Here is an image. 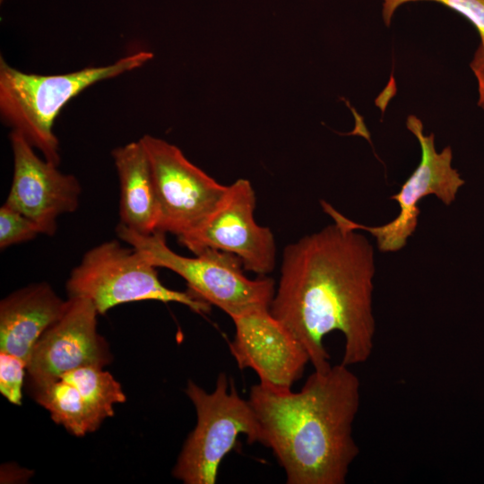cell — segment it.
<instances>
[{
	"instance_id": "6da1fadb",
	"label": "cell",
	"mask_w": 484,
	"mask_h": 484,
	"mask_svg": "<svg viewBox=\"0 0 484 484\" xmlns=\"http://www.w3.org/2000/svg\"><path fill=\"white\" fill-rule=\"evenodd\" d=\"M375 272L367 238L336 221L285 247L270 311L304 347L314 370L331 367L324 339L334 331L344 338L342 364L372 355Z\"/></svg>"
},
{
	"instance_id": "7a4b0ae2",
	"label": "cell",
	"mask_w": 484,
	"mask_h": 484,
	"mask_svg": "<svg viewBox=\"0 0 484 484\" xmlns=\"http://www.w3.org/2000/svg\"><path fill=\"white\" fill-rule=\"evenodd\" d=\"M248 401L259 421L262 445L282 467L288 484H344L359 453L353 424L360 381L342 364L314 370L298 392L260 383Z\"/></svg>"
},
{
	"instance_id": "3957f363",
	"label": "cell",
	"mask_w": 484,
	"mask_h": 484,
	"mask_svg": "<svg viewBox=\"0 0 484 484\" xmlns=\"http://www.w3.org/2000/svg\"><path fill=\"white\" fill-rule=\"evenodd\" d=\"M153 57L140 51L102 66L42 75L23 73L0 59V114L13 130L22 133L46 160L59 164V142L53 131L62 108L94 83L143 66Z\"/></svg>"
},
{
	"instance_id": "277c9868",
	"label": "cell",
	"mask_w": 484,
	"mask_h": 484,
	"mask_svg": "<svg viewBox=\"0 0 484 484\" xmlns=\"http://www.w3.org/2000/svg\"><path fill=\"white\" fill-rule=\"evenodd\" d=\"M186 393L197 420L172 474L185 484H214L222 460L236 446L239 435H245L249 444H262V429L249 401L239 396L225 373L219 374L212 392L189 380Z\"/></svg>"
},
{
	"instance_id": "5b68a950",
	"label": "cell",
	"mask_w": 484,
	"mask_h": 484,
	"mask_svg": "<svg viewBox=\"0 0 484 484\" xmlns=\"http://www.w3.org/2000/svg\"><path fill=\"white\" fill-rule=\"evenodd\" d=\"M116 230L121 240L141 251L155 267L176 272L186 281L189 291L230 317L271 306L274 281L265 276L248 279L240 259L233 254L205 249L186 257L167 246L164 233L141 235L121 224Z\"/></svg>"
},
{
	"instance_id": "8992f818",
	"label": "cell",
	"mask_w": 484,
	"mask_h": 484,
	"mask_svg": "<svg viewBox=\"0 0 484 484\" xmlns=\"http://www.w3.org/2000/svg\"><path fill=\"white\" fill-rule=\"evenodd\" d=\"M156 269L135 247L106 241L88 250L73 269L66 282L68 298L90 299L99 315L117 305L142 300L179 303L199 314L210 311L211 305L191 291L163 285Z\"/></svg>"
},
{
	"instance_id": "52a82bcc",
	"label": "cell",
	"mask_w": 484,
	"mask_h": 484,
	"mask_svg": "<svg viewBox=\"0 0 484 484\" xmlns=\"http://www.w3.org/2000/svg\"><path fill=\"white\" fill-rule=\"evenodd\" d=\"M160 210L158 232L177 238L198 229L224 198L228 186L189 161L178 147L144 134Z\"/></svg>"
},
{
	"instance_id": "ba28073f",
	"label": "cell",
	"mask_w": 484,
	"mask_h": 484,
	"mask_svg": "<svg viewBox=\"0 0 484 484\" xmlns=\"http://www.w3.org/2000/svg\"><path fill=\"white\" fill-rule=\"evenodd\" d=\"M406 125L419 143L421 157L400 191L390 197L400 207L399 214L393 220L381 226L362 225L346 218L325 201H321L324 212L334 221L350 229L371 233L376 239L378 249L385 253L401 250L416 230L420 212L418 204L421 199L434 194L443 203L450 205L465 183L457 169L452 167L453 151L450 146L437 152L434 134L425 135L422 122L414 115L408 117Z\"/></svg>"
},
{
	"instance_id": "9c48e42d",
	"label": "cell",
	"mask_w": 484,
	"mask_h": 484,
	"mask_svg": "<svg viewBox=\"0 0 484 484\" xmlns=\"http://www.w3.org/2000/svg\"><path fill=\"white\" fill-rule=\"evenodd\" d=\"M256 198L251 183L239 178L228 186L216 209L194 231L177 238L194 255L205 249L238 256L244 270L265 276L276 264V244L268 227L255 220Z\"/></svg>"
},
{
	"instance_id": "30bf717a",
	"label": "cell",
	"mask_w": 484,
	"mask_h": 484,
	"mask_svg": "<svg viewBox=\"0 0 484 484\" xmlns=\"http://www.w3.org/2000/svg\"><path fill=\"white\" fill-rule=\"evenodd\" d=\"M235 326L229 350L240 369L251 368L260 384L290 390L301 378L308 354L270 307H256L230 317Z\"/></svg>"
},
{
	"instance_id": "8fae6325",
	"label": "cell",
	"mask_w": 484,
	"mask_h": 484,
	"mask_svg": "<svg viewBox=\"0 0 484 484\" xmlns=\"http://www.w3.org/2000/svg\"><path fill=\"white\" fill-rule=\"evenodd\" d=\"M65 314L39 339L27 365L31 388L57 380L82 367H103L111 360L108 344L97 331L93 303L68 298Z\"/></svg>"
},
{
	"instance_id": "7c38bea8",
	"label": "cell",
	"mask_w": 484,
	"mask_h": 484,
	"mask_svg": "<svg viewBox=\"0 0 484 484\" xmlns=\"http://www.w3.org/2000/svg\"><path fill=\"white\" fill-rule=\"evenodd\" d=\"M13 175L4 203L39 225L42 234L54 236L57 218L79 206L82 187L78 179L64 174L57 165L42 160L24 135L12 130Z\"/></svg>"
},
{
	"instance_id": "4fadbf2b",
	"label": "cell",
	"mask_w": 484,
	"mask_h": 484,
	"mask_svg": "<svg viewBox=\"0 0 484 484\" xmlns=\"http://www.w3.org/2000/svg\"><path fill=\"white\" fill-rule=\"evenodd\" d=\"M68 303L46 282L9 294L0 302V351L15 355L28 365L36 342L61 318Z\"/></svg>"
},
{
	"instance_id": "5bb4252c",
	"label": "cell",
	"mask_w": 484,
	"mask_h": 484,
	"mask_svg": "<svg viewBox=\"0 0 484 484\" xmlns=\"http://www.w3.org/2000/svg\"><path fill=\"white\" fill-rule=\"evenodd\" d=\"M120 186L119 224L141 235L157 232L160 210L148 156L140 140L112 151Z\"/></svg>"
},
{
	"instance_id": "9a60e30c",
	"label": "cell",
	"mask_w": 484,
	"mask_h": 484,
	"mask_svg": "<svg viewBox=\"0 0 484 484\" xmlns=\"http://www.w3.org/2000/svg\"><path fill=\"white\" fill-rule=\"evenodd\" d=\"M32 394L56 423L77 436L96 430L103 421L78 389L62 378L32 387Z\"/></svg>"
},
{
	"instance_id": "2e32d148",
	"label": "cell",
	"mask_w": 484,
	"mask_h": 484,
	"mask_svg": "<svg viewBox=\"0 0 484 484\" xmlns=\"http://www.w3.org/2000/svg\"><path fill=\"white\" fill-rule=\"evenodd\" d=\"M59 378L73 384L103 420L114 415L115 404L126 400L121 385L102 367H82L65 373Z\"/></svg>"
},
{
	"instance_id": "e0dca14e",
	"label": "cell",
	"mask_w": 484,
	"mask_h": 484,
	"mask_svg": "<svg viewBox=\"0 0 484 484\" xmlns=\"http://www.w3.org/2000/svg\"><path fill=\"white\" fill-rule=\"evenodd\" d=\"M382 16L389 26L396 9L410 2L432 1L442 4L466 18L477 30L484 46V0H382Z\"/></svg>"
},
{
	"instance_id": "ac0fdd59",
	"label": "cell",
	"mask_w": 484,
	"mask_h": 484,
	"mask_svg": "<svg viewBox=\"0 0 484 484\" xmlns=\"http://www.w3.org/2000/svg\"><path fill=\"white\" fill-rule=\"evenodd\" d=\"M42 234L33 220L4 203L0 208V248L2 250Z\"/></svg>"
},
{
	"instance_id": "d6986e66",
	"label": "cell",
	"mask_w": 484,
	"mask_h": 484,
	"mask_svg": "<svg viewBox=\"0 0 484 484\" xmlns=\"http://www.w3.org/2000/svg\"><path fill=\"white\" fill-rule=\"evenodd\" d=\"M27 363L21 358L0 351V392L15 405L22 403V389Z\"/></svg>"
},
{
	"instance_id": "ffe728a7",
	"label": "cell",
	"mask_w": 484,
	"mask_h": 484,
	"mask_svg": "<svg viewBox=\"0 0 484 484\" xmlns=\"http://www.w3.org/2000/svg\"><path fill=\"white\" fill-rule=\"evenodd\" d=\"M478 83V105L484 109V46L480 44L470 64Z\"/></svg>"
}]
</instances>
